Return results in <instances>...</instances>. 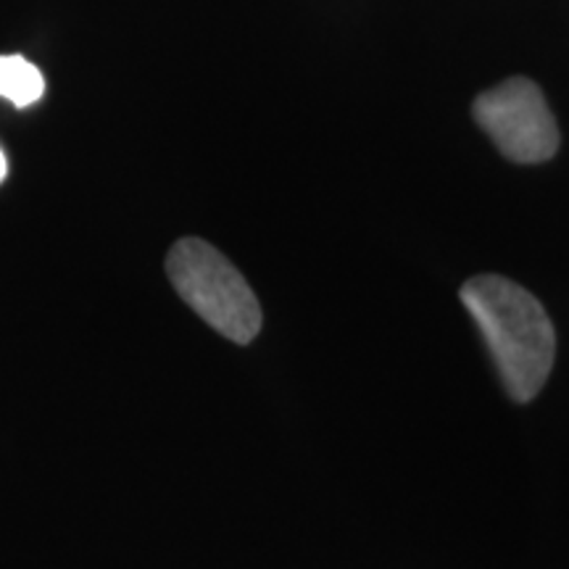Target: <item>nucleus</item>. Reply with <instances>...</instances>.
<instances>
[{"label": "nucleus", "instance_id": "5", "mask_svg": "<svg viewBox=\"0 0 569 569\" xmlns=\"http://www.w3.org/2000/svg\"><path fill=\"white\" fill-rule=\"evenodd\" d=\"M6 172H9V163H6V156L0 151V182L6 180Z\"/></svg>", "mask_w": 569, "mask_h": 569}, {"label": "nucleus", "instance_id": "3", "mask_svg": "<svg viewBox=\"0 0 569 569\" xmlns=\"http://www.w3.org/2000/svg\"><path fill=\"white\" fill-rule=\"evenodd\" d=\"M475 119L496 148L517 163L549 161L559 148V127L532 80L515 77L482 92L472 106Z\"/></svg>", "mask_w": 569, "mask_h": 569}, {"label": "nucleus", "instance_id": "4", "mask_svg": "<svg viewBox=\"0 0 569 569\" xmlns=\"http://www.w3.org/2000/svg\"><path fill=\"white\" fill-rule=\"evenodd\" d=\"M46 92L40 69L21 56H0V98L19 109L38 103Z\"/></svg>", "mask_w": 569, "mask_h": 569}, {"label": "nucleus", "instance_id": "2", "mask_svg": "<svg viewBox=\"0 0 569 569\" xmlns=\"http://www.w3.org/2000/svg\"><path fill=\"white\" fill-rule=\"evenodd\" d=\"M167 274L206 325L238 346L261 332V306L240 269L201 238H182L167 253Z\"/></svg>", "mask_w": 569, "mask_h": 569}, {"label": "nucleus", "instance_id": "1", "mask_svg": "<svg viewBox=\"0 0 569 569\" xmlns=\"http://www.w3.org/2000/svg\"><path fill=\"white\" fill-rule=\"evenodd\" d=\"M459 296L486 336L507 393L519 403L532 401L557 359V332L543 306L501 274L472 277Z\"/></svg>", "mask_w": 569, "mask_h": 569}]
</instances>
